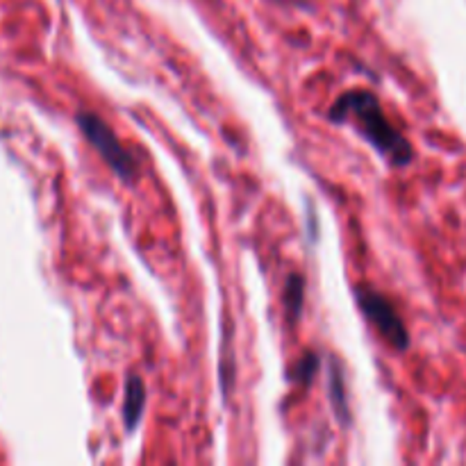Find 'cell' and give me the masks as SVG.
<instances>
[{
    "mask_svg": "<svg viewBox=\"0 0 466 466\" xmlns=\"http://www.w3.org/2000/svg\"><path fill=\"white\" fill-rule=\"evenodd\" d=\"M332 123L353 126L391 167H408L414 148L399 127L391 126L380 100L367 89H350L335 100L328 112Z\"/></svg>",
    "mask_w": 466,
    "mask_h": 466,
    "instance_id": "cell-1",
    "label": "cell"
},
{
    "mask_svg": "<svg viewBox=\"0 0 466 466\" xmlns=\"http://www.w3.org/2000/svg\"><path fill=\"white\" fill-rule=\"evenodd\" d=\"M76 121H77V127H80V132L85 135V139L98 150V155L107 162V167L112 168L121 180L126 182L135 180L137 176L135 159H132L130 153L123 148L118 137L114 135L112 127H109L103 118L96 116V114L91 112H80L76 116Z\"/></svg>",
    "mask_w": 466,
    "mask_h": 466,
    "instance_id": "cell-2",
    "label": "cell"
},
{
    "mask_svg": "<svg viewBox=\"0 0 466 466\" xmlns=\"http://www.w3.org/2000/svg\"><path fill=\"white\" fill-rule=\"evenodd\" d=\"M358 305L364 312V317L371 321V326L376 328L382 335V339L396 350H408L410 346V332L405 328L403 319L399 317L394 305L385 299L382 294L373 289H358Z\"/></svg>",
    "mask_w": 466,
    "mask_h": 466,
    "instance_id": "cell-3",
    "label": "cell"
},
{
    "mask_svg": "<svg viewBox=\"0 0 466 466\" xmlns=\"http://www.w3.org/2000/svg\"><path fill=\"white\" fill-rule=\"evenodd\" d=\"M146 408V385L139 376H130L126 382V403H123V421L127 431H135Z\"/></svg>",
    "mask_w": 466,
    "mask_h": 466,
    "instance_id": "cell-4",
    "label": "cell"
},
{
    "mask_svg": "<svg viewBox=\"0 0 466 466\" xmlns=\"http://www.w3.org/2000/svg\"><path fill=\"white\" fill-rule=\"evenodd\" d=\"M330 400L335 405L337 419L344 426L350 423V410H349V396H346V382H344V369H341L339 360L332 355L330 358Z\"/></svg>",
    "mask_w": 466,
    "mask_h": 466,
    "instance_id": "cell-5",
    "label": "cell"
},
{
    "mask_svg": "<svg viewBox=\"0 0 466 466\" xmlns=\"http://www.w3.org/2000/svg\"><path fill=\"white\" fill-rule=\"evenodd\" d=\"M303 303H305V280L300 273H291L285 289V305H287V314H289L291 323L299 321L300 312H303Z\"/></svg>",
    "mask_w": 466,
    "mask_h": 466,
    "instance_id": "cell-6",
    "label": "cell"
},
{
    "mask_svg": "<svg viewBox=\"0 0 466 466\" xmlns=\"http://www.w3.org/2000/svg\"><path fill=\"white\" fill-rule=\"evenodd\" d=\"M317 369H319V358L314 353H308V355H303V358L299 360V362L294 364V369H291V380H296V382H312V378H314V373H317Z\"/></svg>",
    "mask_w": 466,
    "mask_h": 466,
    "instance_id": "cell-7",
    "label": "cell"
}]
</instances>
